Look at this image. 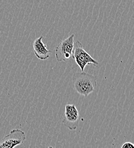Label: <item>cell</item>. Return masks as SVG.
Returning a JSON list of instances; mask_svg holds the SVG:
<instances>
[{
    "label": "cell",
    "mask_w": 134,
    "mask_h": 148,
    "mask_svg": "<svg viewBox=\"0 0 134 148\" xmlns=\"http://www.w3.org/2000/svg\"><path fill=\"white\" fill-rule=\"evenodd\" d=\"M72 82L76 91L79 95L86 97L94 91L97 78L95 75L85 71L76 72L73 75Z\"/></svg>",
    "instance_id": "6da1fadb"
},
{
    "label": "cell",
    "mask_w": 134,
    "mask_h": 148,
    "mask_svg": "<svg viewBox=\"0 0 134 148\" xmlns=\"http://www.w3.org/2000/svg\"><path fill=\"white\" fill-rule=\"evenodd\" d=\"M73 59L75 60L81 71H84L86 66L87 65L93 64L96 66L99 64L98 62L84 49L82 43L79 40H77L74 43Z\"/></svg>",
    "instance_id": "7a4b0ae2"
},
{
    "label": "cell",
    "mask_w": 134,
    "mask_h": 148,
    "mask_svg": "<svg viewBox=\"0 0 134 148\" xmlns=\"http://www.w3.org/2000/svg\"><path fill=\"white\" fill-rule=\"evenodd\" d=\"M74 37V34H71L62 41L57 46L55 50V54L58 62H66L73 58Z\"/></svg>",
    "instance_id": "3957f363"
},
{
    "label": "cell",
    "mask_w": 134,
    "mask_h": 148,
    "mask_svg": "<svg viewBox=\"0 0 134 148\" xmlns=\"http://www.w3.org/2000/svg\"><path fill=\"white\" fill-rule=\"evenodd\" d=\"M25 132L21 130H13L10 133L0 140V148H13L25 141Z\"/></svg>",
    "instance_id": "277c9868"
},
{
    "label": "cell",
    "mask_w": 134,
    "mask_h": 148,
    "mask_svg": "<svg viewBox=\"0 0 134 148\" xmlns=\"http://www.w3.org/2000/svg\"><path fill=\"white\" fill-rule=\"evenodd\" d=\"M79 113L75 104H67L62 124L70 130H76L79 124Z\"/></svg>",
    "instance_id": "5b68a950"
},
{
    "label": "cell",
    "mask_w": 134,
    "mask_h": 148,
    "mask_svg": "<svg viewBox=\"0 0 134 148\" xmlns=\"http://www.w3.org/2000/svg\"><path fill=\"white\" fill-rule=\"evenodd\" d=\"M42 36L36 39L33 43V50L36 56L40 60H45L49 58V54L51 53L50 50L47 49L46 45H45L43 42Z\"/></svg>",
    "instance_id": "8992f818"
},
{
    "label": "cell",
    "mask_w": 134,
    "mask_h": 148,
    "mask_svg": "<svg viewBox=\"0 0 134 148\" xmlns=\"http://www.w3.org/2000/svg\"><path fill=\"white\" fill-rule=\"evenodd\" d=\"M134 144L132 143L126 142L123 144L122 146V148H134Z\"/></svg>",
    "instance_id": "52a82bcc"
},
{
    "label": "cell",
    "mask_w": 134,
    "mask_h": 148,
    "mask_svg": "<svg viewBox=\"0 0 134 148\" xmlns=\"http://www.w3.org/2000/svg\"><path fill=\"white\" fill-rule=\"evenodd\" d=\"M59 1H63V0H59Z\"/></svg>",
    "instance_id": "ba28073f"
}]
</instances>
